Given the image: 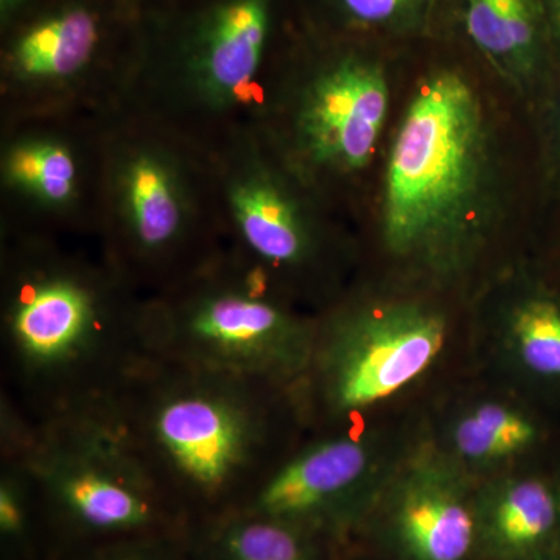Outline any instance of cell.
<instances>
[{"mask_svg":"<svg viewBox=\"0 0 560 560\" xmlns=\"http://www.w3.org/2000/svg\"><path fill=\"white\" fill-rule=\"evenodd\" d=\"M506 350L526 381L560 390V301L534 294L518 302L508 320Z\"/></svg>","mask_w":560,"mask_h":560,"instance_id":"16","label":"cell"},{"mask_svg":"<svg viewBox=\"0 0 560 560\" xmlns=\"http://www.w3.org/2000/svg\"><path fill=\"white\" fill-rule=\"evenodd\" d=\"M547 10L548 27L560 40V0H544Z\"/></svg>","mask_w":560,"mask_h":560,"instance_id":"23","label":"cell"},{"mask_svg":"<svg viewBox=\"0 0 560 560\" xmlns=\"http://www.w3.org/2000/svg\"><path fill=\"white\" fill-rule=\"evenodd\" d=\"M342 16L361 27H397L422 14L429 0H334Z\"/></svg>","mask_w":560,"mask_h":560,"instance_id":"20","label":"cell"},{"mask_svg":"<svg viewBox=\"0 0 560 560\" xmlns=\"http://www.w3.org/2000/svg\"><path fill=\"white\" fill-rule=\"evenodd\" d=\"M158 394L147 436L168 474L191 492L219 497L248 474L264 442V418L248 381L186 370Z\"/></svg>","mask_w":560,"mask_h":560,"instance_id":"4","label":"cell"},{"mask_svg":"<svg viewBox=\"0 0 560 560\" xmlns=\"http://www.w3.org/2000/svg\"><path fill=\"white\" fill-rule=\"evenodd\" d=\"M9 331L11 349L24 370L69 374L101 349V313L94 294L77 280H38L14 302Z\"/></svg>","mask_w":560,"mask_h":560,"instance_id":"9","label":"cell"},{"mask_svg":"<svg viewBox=\"0 0 560 560\" xmlns=\"http://www.w3.org/2000/svg\"><path fill=\"white\" fill-rule=\"evenodd\" d=\"M469 38L501 72L528 79L539 68L550 27L544 0H464Z\"/></svg>","mask_w":560,"mask_h":560,"instance_id":"13","label":"cell"},{"mask_svg":"<svg viewBox=\"0 0 560 560\" xmlns=\"http://www.w3.org/2000/svg\"><path fill=\"white\" fill-rule=\"evenodd\" d=\"M526 560H560V551H548L544 552V555L534 556V558L526 559Z\"/></svg>","mask_w":560,"mask_h":560,"instance_id":"25","label":"cell"},{"mask_svg":"<svg viewBox=\"0 0 560 560\" xmlns=\"http://www.w3.org/2000/svg\"><path fill=\"white\" fill-rule=\"evenodd\" d=\"M382 474L381 451L368 434L315 442L261 485L250 514L301 526L348 510Z\"/></svg>","mask_w":560,"mask_h":560,"instance_id":"6","label":"cell"},{"mask_svg":"<svg viewBox=\"0 0 560 560\" xmlns=\"http://www.w3.org/2000/svg\"><path fill=\"white\" fill-rule=\"evenodd\" d=\"M559 485H560V481H559Z\"/></svg>","mask_w":560,"mask_h":560,"instance_id":"27","label":"cell"},{"mask_svg":"<svg viewBox=\"0 0 560 560\" xmlns=\"http://www.w3.org/2000/svg\"><path fill=\"white\" fill-rule=\"evenodd\" d=\"M447 341V319L434 308L411 302L372 305L316 338L302 381H308L330 416L357 418L422 381Z\"/></svg>","mask_w":560,"mask_h":560,"instance_id":"2","label":"cell"},{"mask_svg":"<svg viewBox=\"0 0 560 560\" xmlns=\"http://www.w3.org/2000/svg\"><path fill=\"white\" fill-rule=\"evenodd\" d=\"M102 38L97 10L69 2L49 11L16 36L10 66L22 79H66L90 65Z\"/></svg>","mask_w":560,"mask_h":560,"instance_id":"12","label":"cell"},{"mask_svg":"<svg viewBox=\"0 0 560 560\" xmlns=\"http://www.w3.org/2000/svg\"><path fill=\"white\" fill-rule=\"evenodd\" d=\"M27 2L28 0H0V14H2L3 24L13 20Z\"/></svg>","mask_w":560,"mask_h":560,"instance_id":"24","label":"cell"},{"mask_svg":"<svg viewBox=\"0 0 560 560\" xmlns=\"http://www.w3.org/2000/svg\"><path fill=\"white\" fill-rule=\"evenodd\" d=\"M544 440V427L529 411L504 400H480L453 419L445 455L463 470L493 469L529 455Z\"/></svg>","mask_w":560,"mask_h":560,"instance_id":"14","label":"cell"},{"mask_svg":"<svg viewBox=\"0 0 560 560\" xmlns=\"http://www.w3.org/2000/svg\"><path fill=\"white\" fill-rule=\"evenodd\" d=\"M27 492L20 474L3 475L0 482V530L3 537L21 539L27 530Z\"/></svg>","mask_w":560,"mask_h":560,"instance_id":"21","label":"cell"},{"mask_svg":"<svg viewBox=\"0 0 560 560\" xmlns=\"http://www.w3.org/2000/svg\"><path fill=\"white\" fill-rule=\"evenodd\" d=\"M559 154H560V110H559Z\"/></svg>","mask_w":560,"mask_h":560,"instance_id":"26","label":"cell"},{"mask_svg":"<svg viewBox=\"0 0 560 560\" xmlns=\"http://www.w3.org/2000/svg\"><path fill=\"white\" fill-rule=\"evenodd\" d=\"M272 0H213L183 40L187 69L210 97H242L259 72L270 39Z\"/></svg>","mask_w":560,"mask_h":560,"instance_id":"10","label":"cell"},{"mask_svg":"<svg viewBox=\"0 0 560 560\" xmlns=\"http://www.w3.org/2000/svg\"><path fill=\"white\" fill-rule=\"evenodd\" d=\"M389 91L377 65L349 57L312 84L300 135L316 164L357 171L370 162L388 114Z\"/></svg>","mask_w":560,"mask_h":560,"instance_id":"7","label":"cell"},{"mask_svg":"<svg viewBox=\"0 0 560 560\" xmlns=\"http://www.w3.org/2000/svg\"><path fill=\"white\" fill-rule=\"evenodd\" d=\"M480 97L456 70L420 84L390 150L383 234L396 256L453 264L470 241L488 183Z\"/></svg>","mask_w":560,"mask_h":560,"instance_id":"1","label":"cell"},{"mask_svg":"<svg viewBox=\"0 0 560 560\" xmlns=\"http://www.w3.org/2000/svg\"><path fill=\"white\" fill-rule=\"evenodd\" d=\"M394 530L412 560H464L477 537L466 470L445 453L415 456L397 474Z\"/></svg>","mask_w":560,"mask_h":560,"instance_id":"8","label":"cell"},{"mask_svg":"<svg viewBox=\"0 0 560 560\" xmlns=\"http://www.w3.org/2000/svg\"><path fill=\"white\" fill-rule=\"evenodd\" d=\"M232 212L245 242L268 264L294 265L308 242L290 201L267 180H243L231 194Z\"/></svg>","mask_w":560,"mask_h":560,"instance_id":"15","label":"cell"},{"mask_svg":"<svg viewBox=\"0 0 560 560\" xmlns=\"http://www.w3.org/2000/svg\"><path fill=\"white\" fill-rule=\"evenodd\" d=\"M486 536L501 555L530 559L559 550L560 485L544 475L501 482L485 511Z\"/></svg>","mask_w":560,"mask_h":560,"instance_id":"11","label":"cell"},{"mask_svg":"<svg viewBox=\"0 0 560 560\" xmlns=\"http://www.w3.org/2000/svg\"><path fill=\"white\" fill-rule=\"evenodd\" d=\"M7 172L14 184L51 205L69 201L75 189V162L58 143L20 147L10 154Z\"/></svg>","mask_w":560,"mask_h":560,"instance_id":"19","label":"cell"},{"mask_svg":"<svg viewBox=\"0 0 560 560\" xmlns=\"http://www.w3.org/2000/svg\"><path fill=\"white\" fill-rule=\"evenodd\" d=\"M94 560H161L154 556L147 555V552L132 551V550H117L108 551L105 555L98 556Z\"/></svg>","mask_w":560,"mask_h":560,"instance_id":"22","label":"cell"},{"mask_svg":"<svg viewBox=\"0 0 560 560\" xmlns=\"http://www.w3.org/2000/svg\"><path fill=\"white\" fill-rule=\"evenodd\" d=\"M219 555L220 560H311L300 526L257 514L221 530Z\"/></svg>","mask_w":560,"mask_h":560,"instance_id":"18","label":"cell"},{"mask_svg":"<svg viewBox=\"0 0 560 560\" xmlns=\"http://www.w3.org/2000/svg\"><path fill=\"white\" fill-rule=\"evenodd\" d=\"M315 341L307 327L257 294L221 293L184 313L158 350L186 370L289 383L307 374Z\"/></svg>","mask_w":560,"mask_h":560,"instance_id":"5","label":"cell"},{"mask_svg":"<svg viewBox=\"0 0 560 560\" xmlns=\"http://www.w3.org/2000/svg\"><path fill=\"white\" fill-rule=\"evenodd\" d=\"M32 474L73 522L97 533H130L156 517L151 474L131 433L110 412L62 419L33 455Z\"/></svg>","mask_w":560,"mask_h":560,"instance_id":"3","label":"cell"},{"mask_svg":"<svg viewBox=\"0 0 560 560\" xmlns=\"http://www.w3.org/2000/svg\"><path fill=\"white\" fill-rule=\"evenodd\" d=\"M125 189L136 238L145 248H164L183 221L178 191L167 167L156 158H138L128 168Z\"/></svg>","mask_w":560,"mask_h":560,"instance_id":"17","label":"cell"}]
</instances>
